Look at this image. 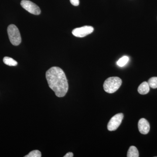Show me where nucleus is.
I'll return each mask as SVG.
<instances>
[{
    "mask_svg": "<svg viewBox=\"0 0 157 157\" xmlns=\"http://www.w3.org/2000/svg\"><path fill=\"white\" fill-rule=\"evenodd\" d=\"M46 78L49 87L59 98L64 97L67 92L69 85L64 72L61 68L54 67L47 70Z\"/></svg>",
    "mask_w": 157,
    "mask_h": 157,
    "instance_id": "obj_1",
    "label": "nucleus"
},
{
    "mask_svg": "<svg viewBox=\"0 0 157 157\" xmlns=\"http://www.w3.org/2000/svg\"><path fill=\"white\" fill-rule=\"evenodd\" d=\"M122 82L121 79L119 77H109L104 82V90L109 94L115 93L120 87Z\"/></svg>",
    "mask_w": 157,
    "mask_h": 157,
    "instance_id": "obj_2",
    "label": "nucleus"
},
{
    "mask_svg": "<svg viewBox=\"0 0 157 157\" xmlns=\"http://www.w3.org/2000/svg\"><path fill=\"white\" fill-rule=\"evenodd\" d=\"M9 40L12 45L17 46L21 42V38L18 28L14 25L11 24L7 29Z\"/></svg>",
    "mask_w": 157,
    "mask_h": 157,
    "instance_id": "obj_3",
    "label": "nucleus"
},
{
    "mask_svg": "<svg viewBox=\"0 0 157 157\" xmlns=\"http://www.w3.org/2000/svg\"><path fill=\"white\" fill-rule=\"evenodd\" d=\"M21 5L24 9L31 14L35 15H39L41 13V10L39 6L35 3L28 0H22Z\"/></svg>",
    "mask_w": 157,
    "mask_h": 157,
    "instance_id": "obj_4",
    "label": "nucleus"
},
{
    "mask_svg": "<svg viewBox=\"0 0 157 157\" xmlns=\"http://www.w3.org/2000/svg\"><path fill=\"white\" fill-rule=\"evenodd\" d=\"M123 118L122 113H117L113 117L107 125V129L109 131H115L120 125Z\"/></svg>",
    "mask_w": 157,
    "mask_h": 157,
    "instance_id": "obj_5",
    "label": "nucleus"
},
{
    "mask_svg": "<svg viewBox=\"0 0 157 157\" xmlns=\"http://www.w3.org/2000/svg\"><path fill=\"white\" fill-rule=\"evenodd\" d=\"M94 31V29L93 27L90 26H84L82 27L74 29L72 31V34L75 36L82 38L92 33Z\"/></svg>",
    "mask_w": 157,
    "mask_h": 157,
    "instance_id": "obj_6",
    "label": "nucleus"
},
{
    "mask_svg": "<svg viewBox=\"0 0 157 157\" xmlns=\"http://www.w3.org/2000/svg\"><path fill=\"white\" fill-rule=\"evenodd\" d=\"M139 132L143 135H147L149 132L150 126L148 121L144 118L140 119L138 124Z\"/></svg>",
    "mask_w": 157,
    "mask_h": 157,
    "instance_id": "obj_7",
    "label": "nucleus"
},
{
    "mask_svg": "<svg viewBox=\"0 0 157 157\" xmlns=\"http://www.w3.org/2000/svg\"><path fill=\"white\" fill-rule=\"evenodd\" d=\"M138 92L140 94L145 95L147 94L150 91V86L148 82H144L139 86L138 88Z\"/></svg>",
    "mask_w": 157,
    "mask_h": 157,
    "instance_id": "obj_8",
    "label": "nucleus"
},
{
    "mask_svg": "<svg viewBox=\"0 0 157 157\" xmlns=\"http://www.w3.org/2000/svg\"><path fill=\"white\" fill-rule=\"evenodd\" d=\"M139 156V152H138L137 147L134 146L130 147L128 151L127 157H138Z\"/></svg>",
    "mask_w": 157,
    "mask_h": 157,
    "instance_id": "obj_9",
    "label": "nucleus"
},
{
    "mask_svg": "<svg viewBox=\"0 0 157 157\" xmlns=\"http://www.w3.org/2000/svg\"><path fill=\"white\" fill-rule=\"evenodd\" d=\"M3 62L4 63L9 66H16L17 64V62L9 57H5L3 59Z\"/></svg>",
    "mask_w": 157,
    "mask_h": 157,
    "instance_id": "obj_10",
    "label": "nucleus"
},
{
    "mask_svg": "<svg viewBox=\"0 0 157 157\" xmlns=\"http://www.w3.org/2000/svg\"><path fill=\"white\" fill-rule=\"evenodd\" d=\"M129 58L128 57L124 56L120 59L117 62V64L120 67H123L125 65L127 64V63L129 61Z\"/></svg>",
    "mask_w": 157,
    "mask_h": 157,
    "instance_id": "obj_11",
    "label": "nucleus"
},
{
    "mask_svg": "<svg viewBox=\"0 0 157 157\" xmlns=\"http://www.w3.org/2000/svg\"><path fill=\"white\" fill-rule=\"evenodd\" d=\"M147 82L150 87L151 88H157V77H151L149 79Z\"/></svg>",
    "mask_w": 157,
    "mask_h": 157,
    "instance_id": "obj_12",
    "label": "nucleus"
},
{
    "mask_svg": "<svg viewBox=\"0 0 157 157\" xmlns=\"http://www.w3.org/2000/svg\"><path fill=\"white\" fill-rule=\"evenodd\" d=\"M42 156L41 152L39 150H34L31 151L25 157H41Z\"/></svg>",
    "mask_w": 157,
    "mask_h": 157,
    "instance_id": "obj_13",
    "label": "nucleus"
},
{
    "mask_svg": "<svg viewBox=\"0 0 157 157\" xmlns=\"http://www.w3.org/2000/svg\"><path fill=\"white\" fill-rule=\"evenodd\" d=\"M70 2L73 6H77L79 5V0H70Z\"/></svg>",
    "mask_w": 157,
    "mask_h": 157,
    "instance_id": "obj_14",
    "label": "nucleus"
},
{
    "mask_svg": "<svg viewBox=\"0 0 157 157\" xmlns=\"http://www.w3.org/2000/svg\"><path fill=\"white\" fill-rule=\"evenodd\" d=\"M73 157V154L72 152H68L67 154L65 156H64V157Z\"/></svg>",
    "mask_w": 157,
    "mask_h": 157,
    "instance_id": "obj_15",
    "label": "nucleus"
}]
</instances>
